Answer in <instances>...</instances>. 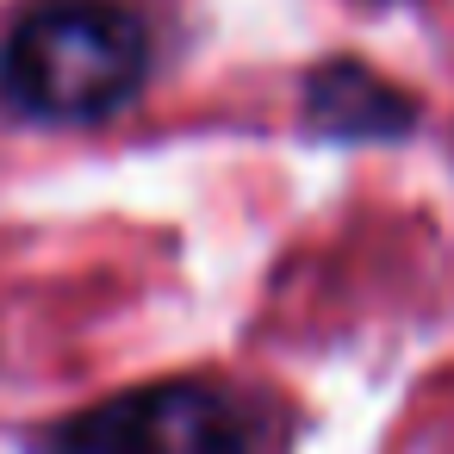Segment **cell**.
Here are the masks:
<instances>
[{
	"instance_id": "obj_2",
	"label": "cell",
	"mask_w": 454,
	"mask_h": 454,
	"mask_svg": "<svg viewBox=\"0 0 454 454\" xmlns=\"http://www.w3.org/2000/svg\"><path fill=\"white\" fill-rule=\"evenodd\" d=\"M38 454H249V429L224 392L168 380L51 423Z\"/></svg>"
},
{
	"instance_id": "obj_4",
	"label": "cell",
	"mask_w": 454,
	"mask_h": 454,
	"mask_svg": "<svg viewBox=\"0 0 454 454\" xmlns=\"http://www.w3.org/2000/svg\"><path fill=\"white\" fill-rule=\"evenodd\" d=\"M367 7H386V0H367Z\"/></svg>"
},
{
	"instance_id": "obj_1",
	"label": "cell",
	"mask_w": 454,
	"mask_h": 454,
	"mask_svg": "<svg viewBox=\"0 0 454 454\" xmlns=\"http://www.w3.org/2000/svg\"><path fill=\"white\" fill-rule=\"evenodd\" d=\"M150 32L119 0H38L0 44V100L38 125H94L137 100Z\"/></svg>"
},
{
	"instance_id": "obj_3",
	"label": "cell",
	"mask_w": 454,
	"mask_h": 454,
	"mask_svg": "<svg viewBox=\"0 0 454 454\" xmlns=\"http://www.w3.org/2000/svg\"><path fill=\"white\" fill-rule=\"evenodd\" d=\"M299 119L311 137H330V144H392L417 125V100L398 94L380 69L355 57H330L305 75Z\"/></svg>"
}]
</instances>
